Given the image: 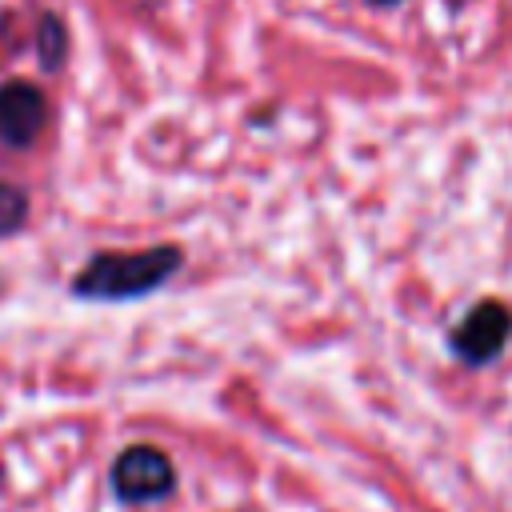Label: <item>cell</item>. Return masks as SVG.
<instances>
[{"label":"cell","instance_id":"obj_6","mask_svg":"<svg viewBox=\"0 0 512 512\" xmlns=\"http://www.w3.org/2000/svg\"><path fill=\"white\" fill-rule=\"evenodd\" d=\"M28 220V192L16 184H0V240L16 236Z\"/></svg>","mask_w":512,"mask_h":512},{"label":"cell","instance_id":"obj_3","mask_svg":"<svg viewBox=\"0 0 512 512\" xmlns=\"http://www.w3.org/2000/svg\"><path fill=\"white\" fill-rule=\"evenodd\" d=\"M512 332V312L500 300H480L456 328H452V352L464 364H488L492 356H500L504 340Z\"/></svg>","mask_w":512,"mask_h":512},{"label":"cell","instance_id":"obj_5","mask_svg":"<svg viewBox=\"0 0 512 512\" xmlns=\"http://www.w3.org/2000/svg\"><path fill=\"white\" fill-rule=\"evenodd\" d=\"M36 56H40V68H60L68 56V28L56 12H44L36 24Z\"/></svg>","mask_w":512,"mask_h":512},{"label":"cell","instance_id":"obj_4","mask_svg":"<svg viewBox=\"0 0 512 512\" xmlns=\"http://www.w3.org/2000/svg\"><path fill=\"white\" fill-rule=\"evenodd\" d=\"M48 120V100L32 80H8L0 84V140L12 148L36 144Z\"/></svg>","mask_w":512,"mask_h":512},{"label":"cell","instance_id":"obj_7","mask_svg":"<svg viewBox=\"0 0 512 512\" xmlns=\"http://www.w3.org/2000/svg\"><path fill=\"white\" fill-rule=\"evenodd\" d=\"M368 4H396V0H368Z\"/></svg>","mask_w":512,"mask_h":512},{"label":"cell","instance_id":"obj_2","mask_svg":"<svg viewBox=\"0 0 512 512\" xmlns=\"http://www.w3.org/2000/svg\"><path fill=\"white\" fill-rule=\"evenodd\" d=\"M176 488V468L172 460L152 448V444H132L116 456L112 464V492L128 504H144V500H160Z\"/></svg>","mask_w":512,"mask_h":512},{"label":"cell","instance_id":"obj_1","mask_svg":"<svg viewBox=\"0 0 512 512\" xmlns=\"http://www.w3.org/2000/svg\"><path fill=\"white\" fill-rule=\"evenodd\" d=\"M184 264V252L176 244L144 248V252H96L76 276L72 296L80 300H136L156 292L176 268Z\"/></svg>","mask_w":512,"mask_h":512}]
</instances>
